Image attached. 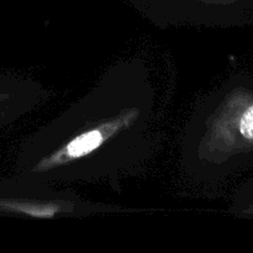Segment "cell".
I'll return each instance as SVG.
<instances>
[{
    "instance_id": "4",
    "label": "cell",
    "mask_w": 253,
    "mask_h": 253,
    "mask_svg": "<svg viewBox=\"0 0 253 253\" xmlns=\"http://www.w3.org/2000/svg\"><path fill=\"white\" fill-rule=\"evenodd\" d=\"M46 91L31 79L0 78V125H6L36 108Z\"/></svg>"
},
{
    "instance_id": "2",
    "label": "cell",
    "mask_w": 253,
    "mask_h": 253,
    "mask_svg": "<svg viewBox=\"0 0 253 253\" xmlns=\"http://www.w3.org/2000/svg\"><path fill=\"white\" fill-rule=\"evenodd\" d=\"M179 167L198 187H217L253 165V78L234 74L198 101L182 133Z\"/></svg>"
},
{
    "instance_id": "3",
    "label": "cell",
    "mask_w": 253,
    "mask_h": 253,
    "mask_svg": "<svg viewBox=\"0 0 253 253\" xmlns=\"http://www.w3.org/2000/svg\"><path fill=\"white\" fill-rule=\"evenodd\" d=\"M125 209L89 202L72 190L31 183L16 177L0 185V214L34 220L82 217Z\"/></svg>"
},
{
    "instance_id": "1",
    "label": "cell",
    "mask_w": 253,
    "mask_h": 253,
    "mask_svg": "<svg viewBox=\"0 0 253 253\" xmlns=\"http://www.w3.org/2000/svg\"><path fill=\"white\" fill-rule=\"evenodd\" d=\"M156 91L140 58L111 66L81 99L27 136L16 177L39 184L114 183L148 160Z\"/></svg>"
}]
</instances>
